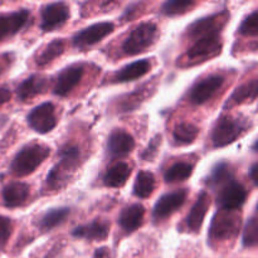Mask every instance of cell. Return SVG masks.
<instances>
[{
    "mask_svg": "<svg viewBox=\"0 0 258 258\" xmlns=\"http://www.w3.org/2000/svg\"><path fill=\"white\" fill-rule=\"evenodd\" d=\"M199 130L196 125L190 122H181L174 130V140L179 145H188L191 144L198 136Z\"/></svg>",
    "mask_w": 258,
    "mask_h": 258,
    "instance_id": "27",
    "label": "cell"
},
{
    "mask_svg": "<svg viewBox=\"0 0 258 258\" xmlns=\"http://www.w3.org/2000/svg\"><path fill=\"white\" fill-rule=\"evenodd\" d=\"M226 13H223V14H216L197 20L186 29L188 37L198 39V38L206 37V35L219 33L221 28L226 23Z\"/></svg>",
    "mask_w": 258,
    "mask_h": 258,
    "instance_id": "12",
    "label": "cell"
},
{
    "mask_svg": "<svg viewBox=\"0 0 258 258\" xmlns=\"http://www.w3.org/2000/svg\"><path fill=\"white\" fill-rule=\"evenodd\" d=\"M72 234L78 238H86L88 241H103L108 236V224L102 221H93L90 224L75 228Z\"/></svg>",
    "mask_w": 258,
    "mask_h": 258,
    "instance_id": "19",
    "label": "cell"
},
{
    "mask_svg": "<svg viewBox=\"0 0 258 258\" xmlns=\"http://www.w3.org/2000/svg\"><path fill=\"white\" fill-rule=\"evenodd\" d=\"M197 3L193 0H170V2L164 3L163 13L165 15H180L189 12L193 7H196Z\"/></svg>",
    "mask_w": 258,
    "mask_h": 258,
    "instance_id": "30",
    "label": "cell"
},
{
    "mask_svg": "<svg viewBox=\"0 0 258 258\" xmlns=\"http://www.w3.org/2000/svg\"><path fill=\"white\" fill-rule=\"evenodd\" d=\"M12 98V92L8 88L0 87V106L7 103Z\"/></svg>",
    "mask_w": 258,
    "mask_h": 258,
    "instance_id": "35",
    "label": "cell"
},
{
    "mask_svg": "<svg viewBox=\"0 0 258 258\" xmlns=\"http://www.w3.org/2000/svg\"><path fill=\"white\" fill-rule=\"evenodd\" d=\"M70 18V9L64 3H52L42 9V29L44 32L59 28Z\"/></svg>",
    "mask_w": 258,
    "mask_h": 258,
    "instance_id": "10",
    "label": "cell"
},
{
    "mask_svg": "<svg viewBox=\"0 0 258 258\" xmlns=\"http://www.w3.org/2000/svg\"><path fill=\"white\" fill-rule=\"evenodd\" d=\"M232 175H233V174L229 170V166L227 165V164L222 163L219 164V165H217L216 169L213 170L211 181H213V183L216 184L228 183V181H231Z\"/></svg>",
    "mask_w": 258,
    "mask_h": 258,
    "instance_id": "33",
    "label": "cell"
},
{
    "mask_svg": "<svg viewBox=\"0 0 258 258\" xmlns=\"http://www.w3.org/2000/svg\"><path fill=\"white\" fill-rule=\"evenodd\" d=\"M156 35H158V27L154 23H141L125 40L123 50L128 55L140 54L155 43Z\"/></svg>",
    "mask_w": 258,
    "mask_h": 258,
    "instance_id": "3",
    "label": "cell"
},
{
    "mask_svg": "<svg viewBox=\"0 0 258 258\" xmlns=\"http://www.w3.org/2000/svg\"><path fill=\"white\" fill-rule=\"evenodd\" d=\"M68 214H70V209L68 208L52 209L48 213H45L43 218L40 219V228L43 231H50V229L60 226L68 217Z\"/></svg>",
    "mask_w": 258,
    "mask_h": 258,
    "instance_id": "28",
    "label": "cell"
},
{
    "mask_svg": "<svg viewBox=\"0 0 258 258\" xmlns=\"http://www.w3.org/2000/svg\"><path fill=\"white\" fill-rule=\"evenodd\" d=\"M239 32L243 35H248V37H256L258 33V12L254 10L252 12L248 17L244 18L242 22L241 27H239Z\"/></svg>",
    "mask_w": 258,
    "mask_h": 258,
    "instance_id": "32",
    "label": "cell"
},
{
    "mask_svg": "<svg viewBox=\"0 0 258 258\" xmlns=\"http://www.w3.org/2000/svg\"><path fill=\"white\" fill-rule=\"evenodd\" d=\"M209 197L207 193H202L199 196V198L197 199L196 204L193 206V208L189 212L188 217H186V226L194 232H198L199 229L203 226L204 218H206V214L208 212L209 208Z\"/></svg>",
    "mask_w": 258,
    "mask_h": 258,
    "instance_id": "18",
    "label": "cell"
},
{
    "mask_svg": "<svg viewBox=\"0 0 258 258\" xmlns=\"http://www.w3.org/2000/svg\"><path fill=\"white\" fill-rule=\"evenodd\" d=\"M135 148V140L123 130H115L108 138V153L113 158H122L128 155Z\"/></svg>",
    "mask_w": 258,
    "mask_h": 258,
    "instance_id": "15",
    "label": "cell"
},
{
    "mask_svg": "<svg viewBox=\"0 0 258 258\" xmlns=\"http://www.w3.org/2000/svg\"><path fill=\"white\" fill-rule=\"evenodd\" d=\"M155 188V176L150 171L143 170L138 174L134 185V194L141 199H146L153 194Z\"/></svg>",
    "mask_w": 258,
    "mask_h": 258,
    "instance_id": "24",
    "label": "cell"
},
{
    "mask_svg": "<svg viewBox=\"0 0 258 258\" xmlns=\"http://www.w3.org/2000/svg\"><path fill=\"white\" fill-rule=\"evenodd\" d=\"M242 131H243V126L237 118L224 116V117L219 118L213 128V133H212L213 145L216 148H223V146L229 145L239 138Z\"/></svg>",
    "mask_w": 258,
    "mask_h": 258,
    "instance_id": "4",
    "label": "cell"
},
{
    "mask_svg": "<svg viewBox=\"0 0 258 258\" xmlns=\"http://www.w3.org/2000/svg\"><path fill=\"white\" fill-rule=\"evenodd\" d=\"M3 70H4V67H3V66H2V64H0V73H2V72H3Z\"/></svg>",
    "mask_w": 258,
    "mask_h": 258,
    "instance_id": "37",
    "label": "cell"
},
{
    "mask_svg": "<svg viewBox=\"0 0 258 258\" xmlns=\"http://www.w3.org/2000/svg\"><path fill=\"white\" fill-rule=\"evenodd\" d=\"M113 24L108 22L97 23L91 27L85 28L81 30L77 35L73 38V44L78 48H87L97 44L98 42L107 37L110 33H112Z\"/></svg>",
    "mask_w": 258,
    "mask_h": 258,
    "instance_id": "8",
    "label": "cell"
},
{
    "mask_svg": "<svg viewBox=\"0 0 258 258\" xmlns=\"http://www.w3.org/2000/svg\"><path fill=\"white\" fill-rule=\"evenodd\" d=\"M66 48V43L63 39H53L47 47L44 48L42 53L37 57V64L38 66H45L48 63L52 62L60 54H63Z\"/></svg>",
    "mask_w": 258,
    "mask_h": 258,
    "instance_id": "25",
    "label": "cell"
},
{
    "mask_svg": "<svg viewBox=\"0 0 258 258\" xmlns=\"http://www.w3.org/2000/svg\"><path fill=\"white\" fill-rule=\"evenodd\" d=\"M257 95V81L252 80L251 82H247L242 85L241 87L237 88L233 95L229 98V106L237 105V103L243 102L244 100L254 98Z\"/></svg>",
    "mask_w": 258,
    "mask_h": 258,
    "instance_id": "29",
    "label": "cell"
},
{
    "mask_svg": "<svg viewBox=\"0 0 258 258\" xmlns=\"http://www.w3.org/2000/svg\"><path fill=\"white\" fill-rule=\"evenodd\" d=\"M258 237V222L256 216L252 217L246 224L243 231V244L246 247H253L257 244Z\"/></svg>",
    "mask_w": 258,
    "mask_h": 258,
    "instance_id": "31",
    "label": "cell"
},
{
    "mask_svg": "<svg viewBox=\"0 0 258 258\" xmlns=\"http://www.w3.org/2000/svg\"><path fill=\"white\" fill-rule=\"evenodd\" d=\"M185 199L186 190H184V189L171 191V193L163 196L154 207V218L165 219L170 217L174 212L183 207V204L185 203Z\"/></svg>",
    "mask_w": 258,
    "mask_h": 258,
    "instance_id": "11",
    "label": "cell"
},
{
    "mask_svg": "<svg viewBox=\"0 0 258 258\" xmlns=\"http://www.w3.org/2000/svg\"><path fill=\"white\" fill-rule=\"evenodd\" d=\"M144 214H145V208L141 204H133L127 207L120 214L118 218L120 227L126 233H133L143 223Z\"/></svg>",
    "mask_w": 258,
    "mask_h": 258,
    "instance_id": "17",
    "label": "cell"
},
{
    "mask_svg": "<svg viewBox=\"0 0 258 258\" xmlns=\"http://www.w3.org/2000/svg\"><path fill=\"white\" fill-rule=\"evenodd\" d=\"M49 155V149L39 144H32L22 149L12 163V171L17 176L32 174Z\"/></svg>",
    "mask_w": 258,
    "mask_h": 258,
    "instance_id": "2",
    "label": "cell"
},
{
    "mask_svg": "<svg viewBox=\"0 0 258 258\" xmlns=\"http://www.w3.org/2000/svg\"><path fill=\"white\" fill-rule=\"evenodd\" d=\"M257 168L258 165L257 164H253V166L251 168V173H249V175H251V180L253 181V184H257Z\"/></svg>",
    "mask_w": 258,
    "mask_h": 258,
    "instance_id": "36",
    "label": "cell"
},
{
    "mask_svg": "<svg viewBox=\"0 0 258 258\" xmlns=\"http://www.w3.org/2000/svg\"><path fill=\"white\" fill-rule=\"evenodd\" d=\"M47 88V78L42 76H32L23 81L18 87V97L22 101H27L34 96L43 93Z\"/></svg>",
    "mask_w": 258,
    "mask_h": 258,
    "instance_id": "20",
    "label": "cell"
},
{
    "mask_svg": "<svg viewBox=\"0 0 258 258\" xmlns=\"http://www.w3.org/2000/svg\"><path fill=\"white\" fill-rule=\"evenodd\" d=\"M78 154L80 153H78V149L76 146H71V148H67L66 150L62 151V154H60L62 160L55 168L52 169V171H50L47 178L48 185L50 188L58 189L62 185V183H64L67 173H70L75 168L76 163H77Z\"/></svg>",
    "mask_w": 258,
    "mask_h": 258,
    "instance_id": "6",
    "label": "cell"
},
{
    "mask_svg": "<svg viewBox=\"0 0 258 258\" xmlns=\"http://www.w3.org/2000/svg\"><path fill=\"white\" fill-rule=\"evenodd\" d=\"M151 70V62L149 59H140L130 63L122 70H120L116 75L117 82H130L145 76Z\"/></svg>",
    "mask_w": 258,
    "mask_h": 258,
    "instance_id": "21",
    "label": "cell"
},
{
    "mask_svg": "<svg viewBox=\"0 0 258 258\" xmlns=\"http://www.w3.org/2000/svg\"><path fill=\"white\" fill-rule=\"evenodd\" d=\"M224 83V77L219 75L209 76L194 85L190 91V101L194 105H203L211 100L217 91L221 90Z\"/></svg>",
    "mask_w": 258,
    "mask_h": 258,
    "instance_id": "9",
    "label": "cell"
},
{
    "mask_svg": "<svg viewBox=\"0 0 258 258\" xmlns=\"http://www.w3.org/2000/svg\"><path fill=\"white\" fill-rule=\"evenodd\" d=\"M83 76V68L81 66H71L64 68L57 78L54 86V93L57 96H67L76 86L80 83Z\"/></svg>",
    "mask_w": 258,
    "mask_h": 258,
    "instance_id": "14",
    "label": "cell"
},
{
    "mask_svg": "<svg viewBox=\"0 0 258 258\" xmlns=\"http://www.w3.org/2000/svg\"><path fill=\"white\" fill-rule=\"evenodd\" d=\"M29 12L22 9L10 14H0V40L17 34L27 23Z\"/></svg>",
    "mask_w": 258,
    "mask_h": 258,
    "instance_id": "13",
    "label": "cell"
},
{
    "mask_svg": "<svg viewBox=\"0 0 258 258\" xmlns=\"http://www.w3.org/2000/svg\"><path fill=\"white\" fill-rule=\"evenodd\" d=\"M28 123L34 131L39 134L50 133L57 125L54 105L44 102L33 108L28 115Z\"/></svg>",
    "mask_w": 258,
    "mask_h": 258,
    "instance_id": "5",
    "label": "cell"
},
{
    "mask_svg": "<svg viewBox=\"0 0 258 258\" xmlns=\"http://www.w3.org/2000/svg\"><path fill=\"white\" fill-rule=\"evenodd\" d=\"M222 39L219 33L209 34L196 39V43L186 50L181 59V66H196L218 55L222 50Z\"/></svg>",
    "mask_w": 258,
    "mask_h": 258,
    "instance_id": "1",
    "label": "cell"
},
{
    "mask_svg": "<svg viewBox=\"0 0 258 258\" xmlns=\"http://www.w3.org/2000/svg\"><path fill=\"white\" fill-rule=\"evenodd\" d=\"M247 199V190L238 181H228L222 189L218 197V204L223 211H237L244 204Z\"/></svg>",
    "mask_w": 258,
    "mask_h": 258,
    "instance_id": "7",
    "label": "cell"
},
{
    "mask_svg": "<svg viewBox=\"0 0 258 258\" xmlns=\"http://www.w3.org/2000/svg\"><path fill=\"white\" fill-rule=\"evenodd\" d=\"M12 221L9 218H7V217L0 216V246L7 243L10 234H12Z\"/></svg>",
    "mask_w": 258,
    "mask_h": 258,
    "instance_id": "34",
    "label": "cell"
},
{
    "mask_svg": "<svg viewBox=\"0 0 258 258\" xmlns=\"http://www.w3.org/2000/svg\"><path fill=\"white\" fill-rule=\"evenodd\" d=\"M191 173H193V165L185 161H180V163L174 164L173 166L166 170L165 173V181L166 183H176V181H183L190 178Z\"/></svg>",
    "mask_w": 258,
    "mask_h": 258,
    "instance_id": "26",
    "label": "cell"
},
{
    "mask_svg": "<svg viewBox=\"0 0 258 258\" xmlns=\"http://www.w3.org/2000/svg\"><path fill=\"white\" fill-rule=\"evenodd\" d=\"M131 168L126 163H116L111 166L105 174V185L110 186V188H120V186L125 185L127 179L130 178Z\"/></svg>",
    "mask_w": 258,
    "mask_h": 258,
    "instance_id": "22",
    "label": "cell"
},
{
    "mask_svg": "<svg viewBox=\"0 0 258 258\" xmlns=\"http://www.w3.org/2000/svg\"><path fill=\"white\" fill-rule=\"evenodd\" d=\"M29 197V185L20 181L8 184L3 190V201L8 208H17L23 206Z\"/></svg>",
    "mask_w": 258,
    "mask_h": 258,
    "instance_id": "16",
    "label": "cell"
},
{
    "mask_svg": "<svg viewBox=\"0 0 258 258\" xmlns=\"http://www.w3.org/2000/svg\"><path fill=\"white\" fill-rule=\"evenodd\" d=\"M238 228L239 222H237V219L233 217H218V218H214L211 234L217 239L227 238V237L233 236Z\"/></svg>",
    "mask_w": 258,
    "mask_h": 258,
    "instance_id": "23",
    "label": "cell"
}]
</instances>
